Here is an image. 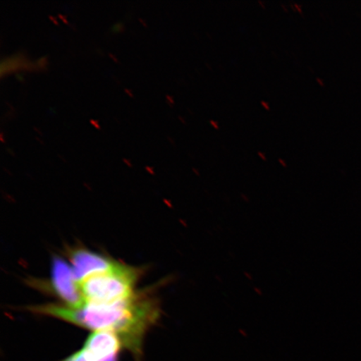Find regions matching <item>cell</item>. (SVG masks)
Masks as SVG:
<instances>
[{"label":"cell","mask_w":361,"mask_h":361,"mask_svg":"<svg viewBox=\"0 0 361 361\" xmlns=\"http://www.w3.org/2000/svg\"><path fill=\"white\" fill-rule=\"evenodd\" d=\"M36 314L52 316L81 328L116 334L137 361H142L144 337L160 316L158 301L148 292H135L128 300L110 304L85 302L78 308L47 304L30 307Z\"/></svg>","instance_id":"6da1fadb"},{"label":"cell","mask_w":361,"mask_h":361,"mask_svg":"<svg viewBox=\"0 0 361 361\" xmlns=\"http://www.w3.org/2000/svg\"><path fill=\"white\" fill-rule=\"evenodd\" d=\"M141 269L120 263L110 272L94 275L80 283L85 302L110 304L129 299L135 293V286Z\"/></svg>","instance_id":"7a4b0ae2"},{"label":"cell","mask_w":361,"mask_h":361,"mask_svg":"<svg viewBox=\"0 0 361 361\" xmlns=\"http://www.w3.org/2000/svg\"><path fill=\"white\" fill-rule=\"evenodd\" d=\"M51 284L54 293L65 305L78 308L85 303L73 269L60 256H54L51 261Z\"/></svg>","instance_id":"3957f363"},{"label":"cell","mask_w":361,"mask_h":361,"mask_svg":"<svg viewBox=\"0 0 361 361\" xmlns=\"http://www.w3.org/2000/svg\"><path fill=\"white\" fill-rule=\"evenodd\" d=\"M69 256L71 267L79 283L94 275L110 272L120 264L119 262L83 247L71 250Z\"/></svg>","instance_id":"277c9868"},{"label":"cell","mask_w":361,"mask_h":361,"mask_svg":"<svg viewBox=\"0 0 361 361\" xmlns=\"http://www.w3.org/2000/svg\"><path fill=\"white\" fill-rule=\"evenodd\" d=\"M123 342L111 331H94L90 335L82 349L87 361H119Z\"/></svg>","instance_id":"5b68a950"},{"label":"cell","mask_w":361,"mask_h":361,"mask_svg":"<svg viewBox=\"0 0 361 361\" xmlns=\"http://www.w3.org/2000/svg\"><path fill=\"white\" fill-rule=\"evenodd\" d=\"M111 30L114 32H121L124 30V25L123 22H117L116 24L111 27Z\"/></svg>","instance_id":"8992f818"},{"label":"cell","mask_w":361,"mask_h":361,"mask_svg":"<svg viewBox=\"0 0 361 361\" xmlns=\"http://www.w3.org/2000/svg\"><path fill=\"white\" fill-rule=\"evenodd\" d=\"M90 123H92L93 126H96L97 128L101 129V126H100V125H99L97 121H94V120L92 119V120H90Z\"/></svg>","instance_id":"52a82bcc"},{"label":"cell","mask_w":361,"mask_h":361,"mask_svg":"<svg viewBox=\"0 0 361 361\" xmlns=\"http://www.w3.org/2000/svg\"><path fill=\"white\" fill-rule=\"evenodd\" d=\"M59 17L61 18V19L66 23V24L69 25V22L66 20V18L64 16L61 15V13H59Z\"/></svg>","instance_id":"ba28073f"},{"label":"cell","mask_w":361,"mask_h":361,"mask_svg":"<svg viewBox=\"0 0 361 361\" xmlns=\"http://www.w3.org/2000/svg\"><path fill=\"white\" fill-rule=\"evenodd\" d=\"M49 19H51L54 23H55L56 25H58V22L55 17H53L52 16H49Z\"/></svg>","instance_id":"9c48e42d"},{"label":"cell","mask_w":361,"mask_h":361,"mask_svg":"<svg viewBox=\"0 0 361 361\" xmlns=\"http://www.w3.org/2000/svg\"><path fill=\"white\" fill-rule=\"evenodd\" d=\"M16 78H17L18 79H19L20 81H22V82H23V81H24V80H24V78H23V75H20V74H16Z\"/></svg>","instance_id":"30bf717a"},{"label":"cell","mask_w":361,"mask_h":361,"mask_svg":"<svg viewBox=\"0 0 361 361\" xmlns=\"http://www.w3.org/2000/svg\"><path fill=\"white\" fill-rule=\"evenodd\" d=\"M125 92H126V93H128V94H129V96H130V97H133V94L132 92H130V90H128V88H125Z\"/></svg>","instance_id":"8fae6325"},{"label":"cell","mask_w":361,"mask_h":361,"mask_svg":"<svg viewBox=\"0 0 361 361\" xmlns=\"http://www.w3.org/2000/svg\"><path fill=\"white\" fill-rule=\"evenodd\" d=\"M166 99H169V102H171V104L174 103L173 97H171L169 96V94H166Z\"/></svg>","instance_id":"7c38bea8"},{"label":"cell","mask_w":361,"mask_h":361,"mask_svg":"<svg viewBox=\"0 0 361 361\" xmlns=\"http://www.w3.org/2000/svg\"><path fill=\"white\" fill-rule=\"evenodd\" d=\"M109 56L116 62H118V60H117V58L115 56H113L111 53H109Z\"/></svg>","instance_id":"4fadbf2b"},{"label":"cell","mask_w":361,"mask_h":361,"mask_svg":"<svg viewBox=\"0 0 361 361\" xmlns=\"http://www.w3.org/2000/svg\"><path fill=\"white\" fill-rule=\"evenodd\" d=\"M262 105H263L264 106L265 109H268V110L269 109V106L267 105V104H266L265 102H262Z\"/></svg>","instance_id":"5bb4252c"},{"label":"cell","mask_w":361,"mask_h":361,"mask_svg":"<svg viewBox=\"0 0 361 361\" xmlns=\"http://www.w3.org/2000/svg\"><path fill=\"white\" fill-rule=\"evenodd\" d=\"M211 124L213 125L216 129H219V126L216 125V123H214L213 121H211Z\"/></svg>","instance_id":"9a60e30c"},{"label":"cell","mask_w":361,"mask_h":361,"mask_svg":"<svg viewBox=\"0 0 361 361\" xmlns=\"http://www.w3.org/2000/svg\"><path fill=\"white\" fill-rule=\"evenodd\" d=\"M139 20H140V22H142L144 25H145V26L147 25L146 23L144 22L143 20L141 19V18H139Z\"/></svg>","instance_id":"2e32d148"},{"label":"cell","mask_w":361,"mask_h":361,"mask_svg":"<svg viewBox=\"0 0 361 361\" xmlns=\"http://www.w3.org/2000/svg\"><path fill=\"white\" fill-rule=\"evenodd\" d=\"M7 151L10 152L11 153V154H13V152L11 150L10 148H7Z\"/></svg>","instance_id":"e0dca14e"},{"label":"cell","mask_w":361,"mask_h":361,"mask_svg":"<svg viewBox=\"0 0 361 361\" xmlns=\"http://www.w3.org/2000/svg\"><path fill=\"white\" fill-rule=\"evenodd\" d=\"M35 139H36V140H38V141H39V142H40L43 143L42 140H40V139H39V138H38V137H35Z\"/></svg>","instance_id":"ac0fdd59"},{"label":"cell","mask_w":361,"mask_h":361,"mask_svg":"<svg viewBox=\"0 0 361 361\" xmlns=\"http://www.w3.org/2000/svg\"><path fill=\"white\" fill-rule=\"evenodd\" d=\"M179 119L182 120L183 123H185V121H184V119L183 118V117L179 116Z\"/></svg>","instance_id":"d6986e66"},{"label":"cell","mask_w":361,"mask_h":361,"mask_svg":"<svg viewBox=\"0 0 361 361\" xmlns=\"http://www.w3.org/2000/svg\"><path fill=\"white\" fill-rule=\"evenodd\" d=\"M123 160H124L125 162H126V164L130 165V162L128 161L129 160H126V159H123Z\"/></svg>","instance_id":"ffe728a7"}]
</instances>
